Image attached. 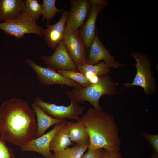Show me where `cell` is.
<instances>
[{
	"instance_id": "1",
	"label": "cell",
	"mask_w": 158,
	"mask_h": 158,
	"mask_svg": "<svg viewBox=\"0 0 158 158\" xmlns=\"http://www.w3.org/2000/svg\"><path fill=\"white\" fill-rule=\"evenodd\" d=\"M35 118L34 110L20 99L4 102L0 107V138L20 147L36 138Z\"/></svg>"
},
{
	"instance_id": "2",
	"label": "cell",
	"mask_w": 158,
	"mask_h": 158,
	"mask_svg": "<svg viewBox=\"0 0 158 158\" xmlns=\"http://www.w3.org/2000/svg\"><path fill=\"white\" fill-rule=\"evenodd\" d=\"M85 128L89 135L88 148L120 150L121 143L118 127L113 117L101 109H88L77 121Z\"/></svg>"
},
{
	"instance_id": "3",
	"label": "cell",
	"mask_w": 158,
	"mask_h": 158,
	"mask_svg": "<svg viewBox=\"0 0 158 158\" xmlns=\"http://www.w3.org/2000/svg\"><path fill=\"white\" fill-rule=\"evenodd\" d=\"M98 81L85 87H74L71 92L66 91L78 104L85 101L90 103L96 109H101L99 104L101 97L105 94L113 96L117 93L116 88L118 83L111 79L108 74L99 76Z\"/></svg>"
},
{
	"instance_id": "4",
	"label": "cell",
	"mask_w": 158,
	"mask_h": 158,
	"mask_svg": "<svg viewBox=\"0 0 158 158\" xmlns=\"http://www.w3.org/2000/svg\"><path fill=\"white\" fill-rule=\"evenodd\" d=\"M131 55L136 61L134 65L137 69L136 74L132 83L124 84L123 86L126 87L134 86H140L143 88L145 94L150 95L155 90L156 85L148 56L138 51L132 53Z\"/></svg>"
},
{
	"instance_id": "5",
	"label": "cell",
	"mask_w": 158,
	"mask_h": 158,
	"mask_svg": "<svg viewBox=\"0 0 158 158\" xmlns=\"http://www.w3.org/2000/svg\"><path fill=\"white\" fill-rule=\"evenodd\" d=\"M0 29L6 34L12 35L17 39L24 37L27 34H35L43 37V29L26 14L21 13L16 18L0 23Z\"/></svg>"
},
{
	"instance_id": "6",
	"label": "cell",
	"mask_w": 158,
	"mask_h": 158,
	"mask_svg": "<svg viewBox=\"0 0 158 158\" xmlns=\"http://www.w3.org/2000/svg\"><path fill=\"white\" fill-rule=\"evenodd\" d=\"M71 102L68 106L58 105L43 101L37 97L34 103L39 106L42 110L50 117L58 119L66 120L68 119L77 121L79 116L82 114L84 108L79 106L70 95H67Z\"/></svg>"
},
{
	"instance_id": "7",
	"label": "cell",
	"mask_w": 158,
	"mask_h": 158,
	"mask_svg": "<svg viewBox=\"0 0 158 158\" xmlns=\"http://www.w3.org/2000/svg\"><path fill=\"white\" fill-rule=\"evenodd\" d=\"M25 62L35 73L39 81L43 85H59L63 86L65 85L74 88L82 87L78 83L64 77L53 69L38 65L30 58H26Z\"/></svg>"
},
{
	"instance_id": "8",
	"label": "cell",
	"mask_w": 158,
	"mask_h": 158,
	"mask_svg": "<svg viewBox=\"0 0 158 158\" xmlns=\"http://www.w3.org/2000/svg\"><path fill=\"white\" fill-rule=\"evenodd\" d=\"M90 6L86 20L78 30L79 34L87 49L94 39L98 15L108 4L106 0H89Z\"/></svg>"
},
{
	"instance_id": "9",
	"label": "cell",
	"mask_w": 158,
	"mask_h": 158,
	"mask_svg": "<svg viewBox=\"0 0 158 158\" xmlns=\"http://www.w3.org/2000/svg\"><path fill=\"white\" fill-rule=\"evenodd\" d=\"M63 38L66 49L76 66L86 63V49L78 30L65 28Z\"/></svg>"
},
{
	"instance_id": "10",
	"label": "cell",
	"mask_w": 158,
	"mask_h": 158,
	"mask_svg": "<svg viewBox=\"0 0 158 158\" xmlns=\"http://www.w3.org/2000/svg\"><path fill=\"white\" fill-rule=\"evenodd\" d=\"M40 58L47 67L56 71L67 70L78 71L77 67L69 54L63 40L58 45L52 55L49 56L42 55Z\"/></svg>"
},
{
	"instance_id": "11",
	"label": "cell",
	"mask_w": 158,
	"mask_h": 158,
	"mask_svg": "<svg viewBox=\"0 0 158 158\" xmlns=\"http://www.w3.org/2000/svg\"><path fill=\"white\" fill-rule=\"evenodd\" d=\"M95 36L87 49L86 54V63L94 65L98 63L101 60H104L109 67L115 68L123 66L115 61L113 56L109 53L108 50L103 44L95 28Z\"/></svg>"
},
{
	"instance_id": "12",
	"label": "cell",
	"mask_w": 158,
	"mask_h": 158,
	"mask_svg": "<svg viewBox=\"0 0 158 158\" xmlns=\"http://www.w3.org/2000/svg\"><path fill=\"white\" fill-rule=\"evenodd\" d=\"M67 120L55 125L53 128L47 133L24 144L20 147L22 151H33L39 153L46 158H52L50 149L51 140L55 134L66 123Z\"/></svg>"
},
{
	"instance_id": "13",
	"label": "cell",
	"mask_w": 158,
	"mask_h": 158,
	"mask_svg": "<svg viewBox=\"0 0 158 158\" xmlns=\"http://www.w3.org/2000/svg\"><path fill=\"white\" fill-rule=\"evenodd\" d=\"M69 2L70 9L66 20V29L78 30L87 17L90 4L89 0H71Z\"/></svg>"
},
{
	"instance_id": "14",
	"label": "cell",
	"mask_w": 158,
	"mask_h": 158,
	"mask_svg": "<svg viewBox=\"0 0 158 158\" xmlns=\"http://www.w3.org/2000/svg\"><path fill=\"white\" fill-rule=\"evenodd\" d=\"M68 13L69 11H63L58 21L53 25L46 24L47 28L43 29V35L45 42L47 45L53 50L63 40V35Z\"/></svg>"
},
{
	"instance_id": "15",
	"label": "cell",
	"mask_w": 158,
	"mask_h": 158,
	"mask_svg": "<svg viewBox=\"0 0 158 158\" xmlns=\"http://www.w3.org/2000/svg\"><path fill=\"white\" fill-rule=\"evenodd\" d=\"M25 1L0 0V21L8 22L17 18L21 13Z\"/></svg>"
},
{
	"instance_id": "16",
	"label": "cell",
	"mask_w": 158,
	"mask_h": 158,
	"mask_svg": "<svg viewBox=\"0 0 158 158\" xmlns=\"http://www.w3.org/2000/svg\"><path fill=\"white\" fill-rule=\"evenodd\" d=\"M64 126L71 142L79 145L90 143L88 133L85 128L78 121L66 122Z\"/></svg>"
},
{
	"instance_id": "17",
	"label": "cell",
	"mask_w": 158,
	"mask_h": 158,
	"mask_svg": "<svg viewBox=\"0 0 158 158\" xmlns=\"http://www.w3.org/2000/svg\"><path fill=\"white\" fill-rule=\"evenodd\" d=\"M31 106L35 111L37 121L36 138L44 134L46 130L53 125L66 120L56 119L50 117L45 113L39 106L34 103Z\"/></svg>"
},
{
	"instance_id": "18",
	"label": "cell",
	"mask_w": 158,
	"mask_h": 158,
	"mask_svg": "<svg viewBox=\"0 0 158 158\" xmlns=\"http://www.w3.org/2000/svg\"><path fill=\"white\" fill-rule=\"evenodd\" d=\"M64 125L56 132L51 140L50 149L55 153L60 152L73 145L68 136Z\"/></svg>"
},
{
	"instance_id": "19",
	"label": "cell",
	"mask_w": 158,
	"mask_h": 158,
	"mask_svg": "<svg viewBox=\"0 0 158 158\" xmlns=\"http://www.w3.org/2000/svg\"><path fill=\"white\" fill-rule=\"evenodd\" d=\"M90 144V143L84 145L76 144L72 147H68L60 152H54L52 158H80Z\"/></svg>"
},
{
	"instance_id": "20",
	"label": "cell",
	"mask_w": 158,
	"mask_h": 158,
	"mask_svg": "<svg viewBox=\"0 0 158 158\" xmlns=\"http://www.w3.org/2000/svg\"><path fill=\"white\" fill-rule=\"evenodd\" d=\"M77 68L78 71L83 75L90 72L98 76L108 74L110 71L109 67L104 61L94 65L85 63L78 66Z\"/></svg>"
},
{
	"instance_id": "21",
	"label": "cell",
	"mask_w": 158,
	"mask_h": 158,
	"mask_svg": "<svg viewBox=\"0 0 158 158\" xmlns=\"http://www.w3.org/2000/svg\"><path fill=\"white\" fill-rule=\"evenodd\" d=\"M21 13L26 14L36 22L42 15V4L37 0H26L25 1Z\"/></svg>"
},
{
	"instance_id": "22",
	"label": "cell",
	"mask_w": 158,
	"mask_h": 158,
	"mask_svg": "<svg viewBox=\"0 0 158 158\" xmlns=\"http://www.w3.org/2000/svg\"><path fill=\"white\" fill-rule=\"evenodd\" d=\"M56 0H43L41 4L42 9V18L41 20L45 19L47 21V24H49V21L56 16L57 12L63 11V9L60 10L56 6Z\"/></svg>"
},
{
	"instance_id": "23",
	"label": "cell",
	"mask_w": 158,
	"mask_h": 158,
	"mask_svg": "<svg viewBox=\"0 0 158 158\" xmlns=\"http://www.w3.org/2000/svg\"><path fill=\"white\" fill-rule=\"evenodd\" d=\"M57 72L64 77L78 83L82 87H85L91 84L85 75L78 71L71 70H59Z\"/></svg>"
},
{
	"instance_id": "24",
	"label": "cell",
	"mask_w": 158,
	"mask_h": 158,
	"mask_svg": "<svg viewBox=\"0 0 158 158\" xmlns=\"http://www.w3.org/2000/svg\"><path fill=\"white\" fill-rule=\"evenodd\" d=\"M5 141L0 138V158H15L12 150L8 147Z\"/></svg>"
},
{
	"instance_id": "25",
	"label": "cell",
	"mask_w": 158,
	"mask_h": 158,
	"mask_svg": "<svg viewBox=\"0 0 158 158\" xmlns=\"http://www.w3.org/2000/svg\"><path fill=\"white\" fill-rule=\"evenodd\" d=\"M142 136L151 145L154 152L158 153V135H152L146 132L143 133Z\"/></svg>"
},
{
	"instance_id": "26",
	"label": "cell",
	"mask_w": 158,
	"mask_h": 158,
	"mask_svg": "<svg viewBox=\"0 0 158 158\" xmlns=\"http://www.w3.org/2000/svg\"><path fill=\"white\" fill-rule=\"evenodd\" d=\"M100 158H123L120 150H103Z\"/></svg>"
},
{
	"instance_id": "27",
	"label": "cell",
	"mask_w": 158,
	"mask_h": 158,
	"mask_svg": "<svg viewBox=\"0 0 158 158\" xmlns=\"http://www.w3.org/2000/svg\"><path fill=\"white\" fill-rule=\"evenodd\" d=\"M103 149L92 150L88 148V151L84 154L80 158H100Z\"/></svg>"
},
{
	"instance_id": "28",
	"label": "cell",
	"mask_w": 158,
	"mask_h": 158,
	"mask_svg": "<svg viewBox=\"0 0 158 158\" xmlns=\"http://www.w3.org/2000/svg\"><path fill=\"white\" fill-rule=\"evenodd\" d=\"M150 158H158V153L154 152Z\"/></svg>"
}]
</instances>
